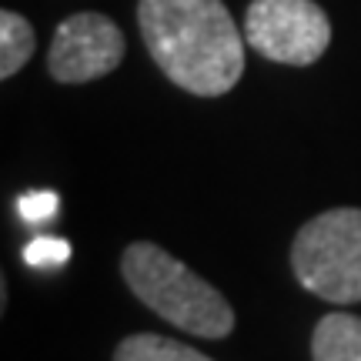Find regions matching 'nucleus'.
<instances>
[{"label": "nucleus", "mask_w": 361, "mask_h": 361, "mask_svg": "<svg viewBox=\"0 0 361 361\" xmlns=\"http://www.w3.org/2000/svg\"><path fill=\"white\" fill-rule=\"evenodd\" d=\"M137 24L154 64L180 90L221 97L245 74V34L221 0H141Z\"/></svg>", "instance_id": "f257e3e1"}, {"label": "nucleus", "mask_w": 361, "mask_h": 361, "mask_svg": "<svg viewBox=\"0 0 361 361\" xmlns=\"http://www.w3.org/2000/svg\"><path fill=\"white\" fill-rule=\"evenodd\" d=\"M121 274L147 308L180 331L197 338H224L234 331L228 298L164 247L134 241L121 258Z\"/></svg>", "instance_id": "f03ea898"}, {"label": "nucleus", "mask_w": 361, "mask_h": 361, "mask_svg": "<svg viewBox=\"0 0 361 361\" xmlns=\"http://www.w3.org/2000/svg\"><path fill=\"white\" fill-rule=\"evenodd\" d=\"M291 268L311 295L331 305L361 301V207L311 218L291 245Z\"/></svg>", "instance_id": "7ed1b4c3"}, {"label": "nucleus", "mask_w": 361, "mask_h": 361, "mask_svg": "<svg viewBox=\"0 0 361 361\" xmlns=\"http://www.w3.org/2000/svg\"><path fill=\"white\" fill-rule=\"evenodd\" d=\"M245 40L274 64L308 67L328 51L331 24L314 0H251Z\"/></svg>", "instance_id": "20e7f679"}, {"label": "nucleus", "mask_w": 361, "mask_h": 361, "mask_svg": "<svg viewBox=\"0 0 361 361\" xmlns=\"http://www.w3.org/2000/svg\"><path fill=\"white\" fill-rule=\"evenodd\" d=\"M124 57V34L104 13L84 11L61 20L54 30L47 71L61 84H87L111 74Z\"/></svg>", "instance_id": "39448f33"}, {"label": "nucleus", "mask_w": 361, "mask_h": 361, "mask_svg": "<svg viewBox=\"0 0 361 361\" xmlns=\"http://www.w3.org/2000/svg\"><path fill=\"white\" fill-rule=\"evenodd\" d=\"M314 361H361V318L348 311L324 314L311 338Z\"/></svg>", "instance_id": "423d86ee"}, {"label": "nucleus", "mask_w": 361, "mask_h": 361, "mask_svg": "<svg viewBox=\"0 0 361 361\" xmlns=\"http://www.w3.org/2000/svg\"><path fill=\"white\" fill-rule=\"evenodd\" d=\"M114 361H214V358L201 355L197 348L184 345V341L144 331V335L124 338L114 351Z\"/></svg>", "instance_id": "0eeeda50"}, {"label": "nucleus", "mask_w": 361, "mask_h": 361, "mask_svg": "<svg viewBox=\"0 0 361 361\" xmlns=\"http://www.w3.org/2000/svg\"><path fill=\"white\" fill-rule=\"evenodd\" d=\"M34 47H37V37H34L30 20L13 11L0 13V78L11 80L30 61Z\"/></svg>", "instance_id": "6e6552de"}, {"label": "nucleus", "mask_w": 361, "mask_h": 361, "mask_svg": "<svg viewBox=\"0 0 361 361\" xmlns=\"http://www.w3.org/2000/svg\"><path fill=\"white\" fill-rule=\"evenodd\" d=\"M24 261L34 271H61L71 261V245L54 234H37L24 245Z\"/></svg>", "instance_id": "1a4fd4ad"}, {"label": "nucleus", "mask_w": 361, "mask_h": 361, "mask_svg": "<svg viewBox=\"0 0 361 361\" xmlns=\"http://www.w3.org/2000/svg\"><path fill=\"white\" fill-rule=\"evenodd\" d=\"M57 207H61V201L54 191H24L17 197V218L30 228H40L57 214Z\"/></svg>", "instance_id": "9d476101"}]
</instances>
